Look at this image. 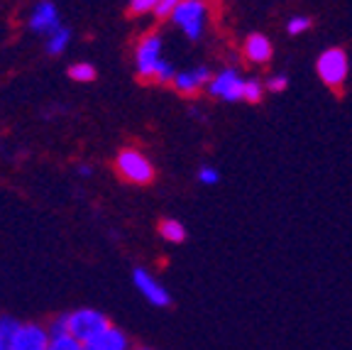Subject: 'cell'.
Listing matches in <instances>:
<instances>
[{"mask_svg":"<svg viewBox=\"0 0 352 350\" xmlns=\"http://www.w3.org/2000/svg\"><path fill=\"white\" fill-rule=\"evenodd\" d=\"M135 69L142 81L171 83L176 69L169 59H164V39L157 32L144 34L135 47Z\"/></svg>","mask_w":352,"mask_h":350,"instance_id":"obj_1","label":"cell"},{"mask_svg":"<svg viewBox=\"0 0 352 350\" xmlns=\"http://www.w3.org/2000/svg\"><path fill=\"white\" fill-rule=\"evenodd\" d=\"M64 321H66V333L72 336V338H76L81 345L91 343L96 336H100L110 326V318L105 316L103 311L91 309V307H81V309H74V311H66Z\"/></svg>","mask_w":352,"mask_h":350,"instance_id":"obj_2","label":"cell"},{"mask_svg":"<svg viewBox=\"0 0 352 350\" xmlns=\"http://www.w3.org/2000/svg\"><path fill=\"white\" fill-rule=\"evenodd\" d=\"M208 3L204 0H182L176 6L174 15H171V22L176 28L182 30L191 42H198L204 37L206 25H208Z\"/></svg>","mask_w":352,"mask_h":350,"instance_id":"obj_3","label":"cell"},{"mask_svg":"<svg viewBox=\"0 0 352 350\" xmlns=\"http://www.w3.org/2000/svg\"><path fill=\"white\" fill-rule=\"evenodd\" d=\"M116 169L125 181L138 186H144L154 179V165L149 162V157L142 150H135V147H125L118 152Z\"/></svg>","mask_w":352,"mask_h":350,"instance_id":"obj_4","label":"cell"},{"mask_svg":"<svg viewBox=\"0 0 352 350\" xmlns=\"http://www.w3.org/2000/svg\"><path fill=\"white\" fill-rule=\"evenodd\" d=\"M316 72H318L320 81L330 88H340L347 81V74H350V61L347 54L338 47H330V50L320 52L318 61H316Z\"/></svg>","mask_w":352,"mask_h":350,"instance_id":"obj_5","label":"cell"},{"mask_svg":"<svg viewBox=\"0 0 352 350\" xmlns=\"http://www.w3.org/2000/svg\"><path fill=\"white\" fill-rule=\"evenodd\" d=\"M242 88H245V76L237 69L228 66V69H220V72H215L210 76L206 91H208V96H213L218 101L237 103V101H242Z\"/></svg>","mask_w":352,"mask_h":350,"instance_id":"obj_6","label":"cell"},{"mask_svg":"<svg viewBox=\"0 0 352 350\" xmlns=\"http://www.w3.org/2000/svg\"><path fill=\"white\" fill-rule=\"evenodd\" d=\"M132 285H135V289L142 294V299L149 301L152 307L166 309L171 304L169 289H166V287L162 285L160 279L154 277L147 267H135V269H132Z\"/></svg>","mask_w":352,"mask_h":350,"instance_id":"obj_7","label":"cell"},{"mask_svg":"<svg viewBox=\"0 0 352 350\" xmlns=\"http://www.w3.org/2000/svg\"><path fill=\"white\" fill-rule=\"evenodd\" d=\"M50 345V331L44 323L37 321H20L12 338L6 343L8 350H47Z\"/></svg>","mask_w":352,"mask_h":350,"instance_id":"obj_8","label":"cell"},{"mask_svg":"<svg viewBox=\"0 0 352 350\" xmlns=\"http://www.w3.org/2000/svg\"><path fill=\"white\" fill-rule=\"evenodd\" d=\"M210 76H213V72H210L208 66H191V69L176 72L174 79H171V86L182 96H196L198 91H204L208 86Z\"/></svg>","mask_w":352,"mask_h":350,"instance_id":"obj_9","label":"cell"},{"mask_svg":"<svg viewBox=\"0 0 352 350\" xmlns=\"http://www.w3.org/2000/svg\"><path fill=\"white\" fill-rule=\"evenodd\" d=\"M28 25L34 34L47 37V34L54 32L61 25L59 10H56V6L52 0H42V3H37V6L32 8V12H30V17H28Z\"/></svg>","mask_w":352,"mask_h":350,"instance_id":"obj_10","label":"cell"},{"mask_svg":"<svg viewBox=\"0 0 352 350\" xmlns=\"http://www.w3.org/2000/svg\"><path fill=\"white\" fill-rule=\"evenodd\" d=\"M83 350H132V345H130V338H127L125 331L110 323L103 333L96 336L91 343L83 345Z\"/></svg>","mask_w":352,"mask_h":350,"instance_id":"obj_11","label":"cell"},{"mask_svg":"<svg viewBox=\"0 0 352 350\" xmlns=\"http://www.w3.org/2000/svg\"><path fill=\"white\" fill-rule=\"evenodd\" d=\"M274 54V47H272L270 37H264L259 32H252L248 39H245V56L252 64H267Z\"/></svg>","mask_w":352,"mask_h":350,"instance_id":"obj_12","label":"cell"},{"mask_svg":"<svg viewBox=\"0 0 352 350\" xmlns=\"http://www.w3.org/2000/svg\"><path fill=\"white\" fill-rule=\"evenodd\" d=\"M69 44H72V30L64 28V25H59L54 32H50L44 37V50L52 56H61L69 50Z\"/></svg>","mask_w":352,"mask_h":350,"instance_id":"obj_13","label":"cell"},{"mask_svg":"<svg viewBox=\"0 0 352 350\" xmlns=\"http://www.w3.org/2000/svg\"><path fill=\"white\" fill-rule=\"evenodd\" d=\"M160 236L162 240L171 243V245H179V243L186 240V225L176 218H164L160 223Z\"/></svg>","mask_w":352,"mask_h":350,"instance_id":"obj_14","label":"cell"},{"mask_svg":"<svg viewBox=\"0 0 352 350\" xmlns=\"http://www.w3.org/2000/svg\"><path fill=\"white\" fill-rule=\"evenodd\" d=\"M69 79L76 83H91L96 79V66L88 64V61H76V64L69 66Z\"/></svg>","mask_w":352,"mask_h":350,"instance_id":"obj_15","label":"cell"},{"mask_svg":"<svg viewBox=\"0 0 352 350\" xmlns=\"http://www.w3.org/2000/svg\"><path fill=\"white\" fill-rule=\"evenodd\" d=\"M262 96H264V81H259V79H245L242 101H248V103H259Z\"/></svg>","mask_w":352,"mask_h":350,"instance_id":"obj_16","label":"cell"},{"mask_svg":"<svg viewBox=\"0 0 352 350\" xmlns=\"http://www.w3.org/2000/svg\"><path fill=\"white\" fill-rule=\"evenodd\" d=\"M47 350H83V345L78 343L76 338H72L69 333H64V336H54V338H50Z\"/></svg>","mask_w":352,"mask_h":350,"instance_id":"obj_17","label":"cell"},{"mask_svg":"<svg viewBox=\"0 0 352 350\" xmlns=\"http://www.w3.org/2000/svg\"><path fill=\"white\" fill-rule=\"evenodd\" d=\"M308 30H311V17L306 15H296L286 22V32L292 34V37H298V34L308 32Z\"/></svg>","mask_w":352,"mask_h":350,"instance_id":"obj_18","label":"cell"},{"mask_svg":"<svg viewBox=\"0 0 352 350\" xmlns=\"http://www.w3.org/2000/svg\"><path fill=\"white\" fill-rule=\"evenodd\" d=\"M17 326H20V318L3 313V316H0V340H3V343H8V340L12 338V333L17 331Z\"/></svg>","mask_w":352,"mask_h":350,"instance_id":"obj_19","label":"cell"},{"mask_svg":"<svg viewBox=\"0 0 352 350\" xmlns=\"http://www.w3.org/2000/svg\"><path fill=\"white\" fill-rule=\"evenodd\" d=\"M182 0H157V6H154V17L157 20H171V15H174L176 6H179Z\"/></svg>","mask_w":352,"mask_h":350,"instance_id":"obj_20","label":"cell"},{"mask_svg":"<svg viewBox=\"0 0 352 350\" xmlns=\"http://www.w3.org/2000/svg\"><path fill=\"white\" fill-rule=\"evenodd\" d=\"M198 184H204V186H215L220 181V172L215 169V167H201V169H198Z\"/></svg>","mask_w":352,"mask_h":350,"instance_id":"obj_21","label":"cell"},{"mask_svg":"<svg viewBox=\"0 0 352 350\" xmlns=\"http://www.w3.org/2000/svg\"><path fill=\"white\" fill-rule=\"evenodd\" d=\"M286 86H289V79H286V74H274V76H270L267 81H264V91H272V93L286 91Z\"/></svg>","mask_w":352,"mask_h":350,"instance_id":"obj_22","label":"cell"},{"mask_svg":"<svg viewBox=\"0 0 352 350\" xmlns=\"http://www.w3.org/2000/svg\"><path fill=\"white\" fill-rule=\"evenodd\" d=\"M157 0H130V12L132 15H147L154 10Z\"/></svg>","mask_w":352,"mask_h":350,"instance_id":"obj_23","label":"cell"},{"mask_svg":"<svg viewBox=\"0 0 352 350\" xmlns=\"http://www.w3.org/2000/svg\"><path fill=\"white\" fill-rule=\"evenodd\" d=\"M47 331H50V338H54V336H64L66 333V321H64V313H59V316H54L50 323H47Z\"/></svg>","mask_w":352,"mask_h":350,"instance_id":"obj_24","label":"cell"},{"mask_svg":"<svg viewBox=\"0 0 352 350\" xmlns=\"http://www.w3.org/2000/svg\"><path fill=\"white\" fill-rule=\"evenodd\" d=\"M78 174H81V176H91V167H88V165L78 167Z\"/></svg>","mask_w":352,"mask_h":350,"instance_id":"obj_25","label":"cell"},{"mask_svg":"<svg viewBox=\"0 0 352 350\" xmlns=\"http://www.w3.org/2000/svg\"><path fill=\"white\" fill-rule=\"evenodd\" d=\"M132 350H154V348H147V345H140V348H132Z\"/></svg>","mask_w":352,"mask_h":350,"instance_id":"obj_26","label":"cell"},{"mask_svg":"<svg viewBox=\"0 0 352 350\" xmlns=\"http://www.w3.org/2000/svg\"><path fill=\"white\" fill-rule=\"evenodd\" d=\"M204 3H213V0H204Z\"/></svg>","mask_w":352,"mask_h":350,"instance_id":"obj_27","label":"cell"}]
</instances>
